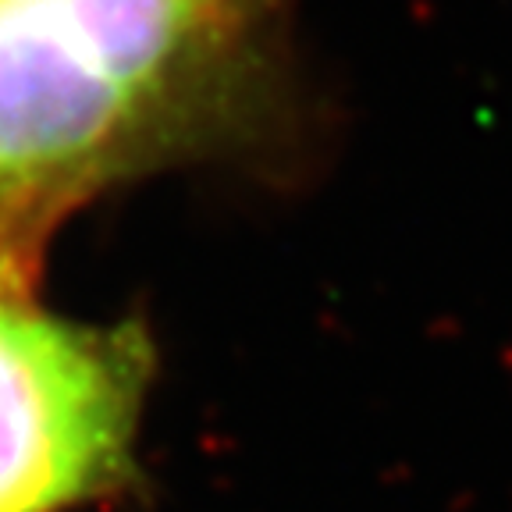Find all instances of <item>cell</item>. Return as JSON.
I'll use <instances>...</instances> for the list:
<instances>
[{"instance_id": "6da1fadb", "label": "cell", "mask_w": 512, "mask_h": 512, "mask_svg": "<svg viewBox=\"0 0 512 512\" xmlns=\"http://www.w3.org/2000/svg\"><path fill=\"white\" fill-rule=\"evenodd\" d=\"M228 0H0V281L171 111Z\"/></svg>"}, {"instance_id": "7a4b0ae2", "label": "cell", "mask_w": 512, "mask_h": 512, "mask_svg": "<svg viewBox=\"0 0 512 512\" xmlns=\"http://www.w3.org/2000/svg\"><path fill=\"white\" fill-rule=\"evenodd\" d=\"M143 342L0 285V512H64L111 488L143 406Z\"/></svg>"}]
</instances>
